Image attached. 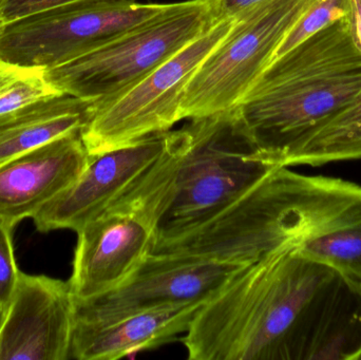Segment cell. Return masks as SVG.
Returning a JSON list of instances; mask_svg holds the SVG:
<instances>
[{
    "mask_svg": "<svg viewBox=\"0 0 361 360\" xmlns=\"http://www.w3.org/2000/svg\"><path fill=\"white\" fill-rule=\"evenodd\" d=\"M61 94L47 80L44 69L0 61V118Z\"/></svg>",
    "mask_w": 361,
    "mask_h": 360,
    "instance_id": "ac0fdd59",
    "label": "cell"
},
{
    "mask_svg": "<svg viewBox=\"0 0 361 360\" xmlns=\"http://www.w3.org/2000/svg\"><path fill=\"white\" fill-rule=\"evenodd\" d=\"M214 23L210 0L169 4L160 14L94 50L44 70V76L63 94L95 107L128 90Z\"/></svg>",
    "mask_w": 361,
    "mask_h": 360,
    "instance_id": "5b68a950",
    "label": "cell"
},
{
    "mask_svg": "<svg viewBox=\"0 0 361 360\" xmlns=\"http://www.w3.org/2000/svg\"><path fill=\"white\" fill-rule=\"evenodd\" d=\"M166 132L90 156L80 178L32 218L37 230L78 232L101 216L160 156L166 144Z\"/></svg>",
    "mask_w": 361,
    "mask_h": 360,
    "instance_id": "7c38bea8",
    "label": "cell"
},
{
    "mask_svg": "<svg viewBox=\"0 0 361 360\" xmlns=\"http://www.w3.org/2000/svg\"><path fill=\"white\" fill-rule=\"evenodd\" d=\"M311 0H264L235 18L185 88L180 120L233 109L254 86Z\"/></svg>",
    "mask_w": 361,
    "mask_h": 360,
    "instance_id": "8992f818",
    "label": "cell"
},
{
    "mask_svg": "<svg viewBox=\"0 0 361 360\" xmlns=\"http://www.w3.org/2000/svg\"><path fill=\"white\" fill-rule=\"evenodd\" d=\"M4 318H6V311L0 306V330H1L2 325H4Z\"/></svg>",
    "mask_w": 361,
    "mask_h": 360,
    "instance_id": "603a6c76",
    "label": "cell"
},
{
    "mask_svg": "<svg viewBox=\"0 0 361 360\" xmlns=\"http://www.w3.org/2000/svg\"><path fill=\"white\" fill-rule=\"evenodd\" d=\"M235 19L210 25L169 61L116 99L91 108L80 131L89 156L166 132L180 122L185 88L206 57L226 37Z\"/></svg>",
    "mask_w": 361,
    "mask_h": 360,
    "instance_id": "52a82bcc",
    "label": "cell"
},
{
    "mask_svg": "<svg viewBox=\"0 0 361 360\" xmlns=\"http://www.w3.org/2000/svg\"><path fill=\"white\" fill-rule=\"evenodd\" d=\"M361 221V185L280 166L218 215L152 254L250 264Z\"/></svg>",
    "mask_w": 361,
    "mask_h": 360,
    "instance_id": "7a4b0ae2",
    "label": "cell"
},
{
    "mask_svg": "<svg viewBox=\"0 0 361 360\" xmlns=\"http://www.w3.org/2000/svg\"><path fill=\"white\" fill-rule=\"evenodd\" d=\"M92 101L61 94L0 118V165L63 135L82 131Z\"/></svg>",
    "mask_w": 361,
    "mask_h": 360,
    "instance_id": "9a60e30c",
    "label": "cell"
},
{
    "mask_svg": "<svg viewBox=\"0 0 361 360\" xmlns=\"http://www.w3.org/2000/svg\"><path fill=\"white\" fill-rule=\"evenodd\" d=\"M350 360H361V346L360 348L350 357Z\"/></svg>",
    "mask_w": 361,
    "mask_h": 360,
    "instance_id": "cb8c5ba5",
    "label": "cell"
},
{
    "mask_svg": "<svg viewBox=\"0 0 361 360\" xmlns=\"http://www.w3.org/2000/svg\"><path fill=\"white\" fill-rule=\"evenodd\" d=\"M167 139L171 181L154 249L192 232L280 167L263 158L235 108L191 118Z\"/></svg>",
    "mask_w": 361,
    "mask_h": 360,
    "instance_id": "277c9868",
    "label": "cell"
},
{
    "mask_svg": "<svg viewBox=\"0 0 361 360\" xmlns=\"http://www.w3.org/2000/svg\"><path fill=\"white\" fill-rule=\"evenodd\" d=\"M73 323L69 281L20 272L0 330V360L69 359Z\"/></svg>",
    "mask_w": 361,
    "mask_h": 360,
    "instance_id": "8fae6325",
    "label": "cell"
},
{
    "mask_svg": "<svg viewBox=\"0 0 361 360\" xmlns=\"http://www.w3.org/2000/svg\"><path fill=\"white\" fill-rule=\"evenodd\" d=\"M351 15L354 31L361 49V0H351Z\"/></svg>",
    "mask_w": 361,
    "mask_h": 360,
    "instance_id": "7402d4cb",
    "label": "cell"
},
{
    "mask_svg": "<svg viewBox=\"0 0 361 360\" xmlns=\"http://www.w3.org/2000/svg\"><path fill=\"white\" fill-rule=\"evenodd\" d=\"M361 160V91L322 128L318 129L284 166Z\"/></svg>",
    "mask_w": 361,
    "mask_h": 360,
    "instance_id": "2e32d148",
    "label": "cell"
},
{
    "mask_svg": "<svg viewBox=\"0 0 361 360\" xmlns=\"http://www.w3.org/2000/svg\"><path fill=\"white\" fill-rule=\"evenodd\" d=\"M13 230L14 228L0 219V306L6 312L20 273L15 259Z\"/></svg>",
    "mask_w": 361,
    "mask_h": 360,
    "instance_id": "ffe728a7",
    "label": "cell"
},
{
    "mask_svg": "<svg viewBox=\"0 0 361 360\" xmlns=\"http://www.w3.org/2000/svg\"><path fill=\"white\" fill-rule=\"evenodd\" d=\"M89 159L76 131L0 165V219L15 228L33 218L80 178Z\"/></svg>",
    "mask_w": 361,
    "mask_h": 360,
    "instance_id": "4fadbf2b",
    "label": "cell"
},
{
    "mask_svg": "<svg viewBox=\"0 0 361 360\" xmlns=\"http://www.w3.org/2000/svg\"><path fill=\"white\" fill-rule=\"evenodd\" d=\"M264 0H210L214 21L235 19Z\"/></svg>",
    "mask_w": 361,
    "mask_h": 360,
    "instance_id": "44dd1931",
    "label": "cell"
},
{
    "mask_svg": "<svg viewBox=\"0 0 361 360\" xmlns=\"http://www.w3.org/2000/svg\"><path fill=\"white\" fill-rule=\"evenodd\" d=\"M360 91L361 49L349 14L269 63L235 108L263 158L284 166Z\"/></svg>",
    "mask_w": 361,
    "mask_h": 360,
    "instance_id": "3957f363",
    "label": "cell"
},
{
    "mask_svg": "<svg viewBox=\"0 0 361 360\" xmlns=\"http://www.w3.org/2000/svg\"><path fill=\"white\" fill-rule=\"evenodd\" d=\"M297 247L361 285V221L309 239Z\"/></svg>",
    "mask_w": 361,
    "mask_h": 360,
    "instance_id": "e0dca14e",
    "label": "cell"
},
{
    "mask_svg": "<svg viewBox=\"0 0 361 360\" xmlns=\"http://www.w3.org/2000/svg\"><path fill=\"white\" fill-rule=\"evenodd\" d=\"M244 266L152 254L118 289L89 299L74 298L73 325H102L164 306L205 304Z\"/></svg>",
    "mask_w": 361,
    "mask_h": 360,
    "instance_id": "9c48e42d",
    "label": "cell"
},
{
    "mask_svg": "<svg viewBox=\"0 0 361 360\" xmlns=\"http://www.w3.org/2000/svg\"><path fill=\"white\" fill-rule=\"evenodd\" d=\"M203 304L164 306L102 325H73L70 359L116 360L175 342Z\"/></svg>",
    "mask_w": 361,
    "mask_h": 360,
    "instance_id": "5bb4252c",
    "label": "cell"
},
{
    "mask_svg": "<svg viewBox=\"0 0 361 360\" xmlns=\"http://www.w3.org/2000/svg\"><path fill=\"white\" fill-rule=\"evenodd\" d=\"M137 2V0H0V30L25 17L67 4H88L97 6H116Z\"/></svg>",
    "mask_w": 361,
    "mask_h": 360,
    "instance_id": "d6986e66",
    "label": "cell"
},
{
    "mask_svg": "<svg viewBox=\"0 0 361 360\" xmlns=\"http://www.w3.org/2000/svg\"><path fill=\"white\" fill-rule=\"evenodd\" d=\"M167 4H72L44 11L0 30V61L44 70L63 65L149 20Z\"/></svg>",
    "mask_w": 361,
    "mask_h": 360,
    "instance_id": "ba28073f",
    "label": "cell"
},
{
    "mask_svg": "<svg viewBox=\"0 0 361 360\" xmlns=\"http://www.w3.org/2000/svg\"><path fill=\"white\" fill-rule=\"evenodd\" d=\"M156 247L154 228L139 213L108 209L78 232L69 280L73 297L105 295L129 280Z\"/></svg>",
    "mask_w": 361,
    "mask_h": 360,
    "instance_id": "30bf717a",
    "label": "cell"
},
{
    "mask_svg": "<svg viewBox=\"0 0 361 360\" xmlns=\"http://www.w3.org/2000/svg\"><path fill=\"white\" fill-rule=\"evenodd\" d=\"M180 342L190 360H349L361 285L288 247L237 271Z\"/></svg>",
    "mask_w": 361,
    "mask_h": 360,
    "instance_id": "6da1fadb",
    "label": "cell"
}]
</instances>
